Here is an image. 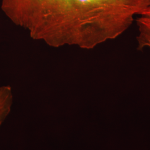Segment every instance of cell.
<instances>
[{"label":"cell","instance_id":"obj_1","mask_svg":"<svg viewBox=\"0 0 150 150\" xmlns=\"http://www.w3.org/2000/svg\"><path fill=\"white\" fill-rule=\"evenodd\" d=\"M150 0H2L4 12L53 47L92 49L126 32Z\"/></svg>","mask_w":150,"mask_h":150},{"label":"cell","instance_id":"obj_2","mask_svg":"<svg viewBox=\"0 0 150 150\" xmlns=\"http://www.w3.org/2000/svg\"><path fill=\"white\" fill-rule=\"evenodd\" d=\"M136 23L138 28L136 38L138 49L150 50V6L138 16Z\"/></svg>","mask_w":150,"mask_h":150},{"label":"cell","instance_id":"obj_3","mask_svg":"<svg viewBox=\"0 0 150 150\" xmlns=\"http://www.w3.org/2000/svg\"><path fill=\"white\" fill-rule=\"evenodd\" d=\"M12 94L10 86L0 87V126L11 111Z\"/></svg>","mask_w":150,"mask_h":150}]
</instances>
